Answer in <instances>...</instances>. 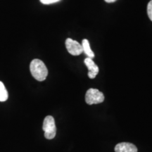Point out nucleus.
<instances>
[{"label":"nucleus","mask_w":152,"mask_h":152,"mask_svg":"<svg viewBox=\"0 0 152 152\" xmlns=\"http://www.w3.org/2000/svg\"><path fill=\"white\" fill-rule=\"evenodd\" d=\"M30 70L34 78L38 81H44L48 75V70L39 59H34L30 63Z\"/></svg>","instance_id":"1"},{"label":"nucleus","mask_w":152,"mask_h":152,"mask_svg":"<svg viewBox=\"0 0 152 152\" xmlns=\"http://www.w3.org/2000/svg\"><path fill=\"white\" fill-rule=\"evenodd\" d=\"M42 129L45 132V137L47 140H52L56 134V127L54 118L51 115L45 117L43 122Z\"/></svg>","instance_id":"2"},{"label":"nucleus","mask_w":152,"mask_h":152,"mask_svg":"<svg viewBox=\"0 0 152 152\" xmlns=\"http://www.w3.org/2000/svg\"><path fill=\"white\" fill-rule=\"evenodd\" d=\"M104 101V95L97 89L90 88L85 94V102L89 105L102 103Z\"/></svg>","instance_id":"3"},{"label":"nucleus","mask_w":152,"mask_h":152,"mask_svg":"<svg viewBox=\"0 0 152 152\" xmlns=\"http://www.w3.org/2000/svg\"><path fill=\"white\" fill-rule=\"evenodd\" d=\"M66 47L68 52L73 56H78L83 52V47L77 41L73 40L71 38H68L66 41Z\"/></svg>","instance_id":"4"},{"label":"nucleus","mask_w":152,"mask_h":152,"mask_svg":"<svg viewBox=\"0 0 152 152\" xmlns=\"http://www.w3.org/2000/svg\"><path fill=\"white\" fill-rule=\"evenodd\" d=\"M84 62L88 68V77L91 79H94L99 73V67L95 64L92 58L89 57L85 58Z\"/></svg>","instance_id":"5"},{"label":"nucleus","mask_w":152,"mask_h":152,"mask_svg":"<svg viewBox=\"0 0 152 152\" xmlns=\"http://www.w3.org/2000/svg\"><path fill=\"white\" fill-rule=\"evenodd\" d=\"M115 152H137L135 145L130 142H121L115 147Z\"/></svg>","instance_id":"6"},{"label":"nucleus","mask_w":152,"mask_h":152,"mask_svg":"<svg viewBox=\"0 0 152 152\" xmlns=\"http://www.w3.org/2000/svg\"><path fill=\"white\" fill-rule=\"evenodd\" d=\"M82 47H83V52H85V54L87 55V57L91 58H94V54L91 49L90 43H89V41L87 39H84L82 42Z\"/></svg>","instance_id":"7"},{"label":"nucleus","mask_w":152,"mask_h":152,"mask_svg":"<svg viewBox=\"0 0 152 152\" xmlns=\"http://www.w3.org/2000/svg\"><path fill=\"white\" fill-rule=\"evenodd\" d=\"M8 92L7 89L3 84L2 82L0 81V102H5L8 99Z\"/></svg>","instance_id":"8"},{"label":"nucleus","mask_w":152,"mask_h":152,"mask_svg":"<svg viewBox=\"0 0 152 152\" xmlns=\"http://www.w3.org/2000/svg\"><path fill=\"white\" fill-rule=\"evenodd\" d=\"M147 14L149 19L152 21V0L149 1L147 5Z\"/></svg>","instance_id":"9"},{"label":"nucleus","mask_w":152,"mask_h":152,"mask_svg":"<svg viewBox=\"0 0 152 152\" xmlns=\"http://www.w3.org/2000/svg\"><path fill=\"white\" fill-rule=\"evenodd\" d=\"M61 0H40V2L43 4H54L60 1Z\"/></svg>","instance_id":"10"},{"label":"nucleus","mask_w":152,"mask_h":152,"mask_svg":"<svg viewBox=\"0 0 152 152\" xmlns=\"http://www.w3.org/2000/svg\"><path fill=\"white\" fill-rule=\"evenodd\" d=\"M115 1H117V0H105L106 2H107V3H113Z\"/></svg>","instance_id":"11"}]
</instances>
